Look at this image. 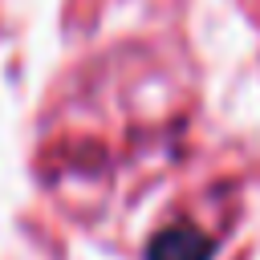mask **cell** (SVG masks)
I'll return each instance as SVG.
<instances>
[{"label": "cell", "mask_w": 260, "mask_h": 260, "mask_svg": "<svg viewBox=\"0 0 260 260\" xmlns=\"http://www.w3.org/2000/svg\"><path fill=\"white\" fill-rule=\"evenodd\" d=\"M228 236V211L219 207H183L175 219H167L150 244L146 260H211L219 240Z\"/></svg>", "instance_id": "obj_1"}]
</instances>
